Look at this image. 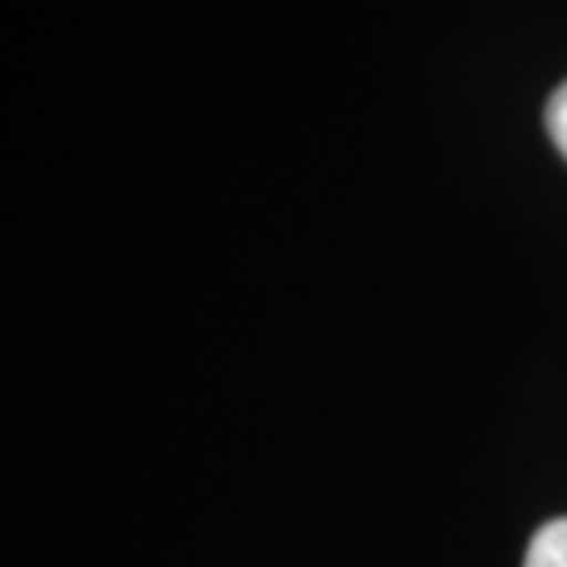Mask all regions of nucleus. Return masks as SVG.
I'll return each instance as SVG.
<instances>
[{"mask_svg": "<svg viewBox=\"0 0 567 567\" xmlns=\"http://www.w3.org/2000/svg\"><path fill=\"white\" fill-rule=\"evenodd\" d=\"M526 567H567V517L547 522L529 538Z\"/></svg>", "mask_w": 567, "mask_h": 567, "instance_id": "f257e3e1", "label": "nucleus"}, {"mask_svg": "<svg viewBox=\"0 0 567 567\" xmlns=\"http://www.w3.org/2000/svg\"><path fill=\"white\" fill-rule=\"evenodd\" d=\"M547 135L567 161V81L550 93V102H547Z\"/></svg>", "mask_w": 567, "mask_h": 567, "instance_id": "f03ea898", "label": "nucleus"}]
</instances>
